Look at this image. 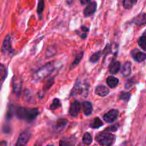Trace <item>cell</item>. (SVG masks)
Here are the masks:
<instances>
[{
	"label": "cell",
	"mask_w": 146,
	"mask_h": 146,
	"mask_svg": "<svg viewBox=\"0 0 146 146\" xmlns=\"http://www.w3.org/2000/svg\"><path fill=\"white\" fill-rule=\"evenodd\" d=\"M120 68H121V63L118 61L114 60V61H112V62L109 65L108 70L111 74H116L119 71Z\"/></svg>",
	"instance_id": "8fae6325"
},
{
	"label": "cell",
	"mask_w": 146,
	"mask_h": 146,
	"mask_svg": "<svg viewBox=\"0 0 146 146\" xmlns=\"http://www.w3.org/2000/svg\"><path fill=\"white\" fill-rule=\"evenodd\" d=\"M118 83H119L118 78L112 76H108L106 79V84L110 88H115V87H116L118 86Z\"/></svg>",
	"instance_id": "9a60e30c"
},
{
	"label": "cell",
	"mask_w": 146,
	"mask_h": 146,
	"mask_svg": "<svg viewBox=\"0 0 146 146\" xmlns=\"http://www.w3.org/2000/svg\"><path fill=\"white\" fill-rule=\"evenodd\" d=\"M97 9V4L96 1H91L88 4L87 7L84 9V14L86 17H88L96 12Z\"/></svg>",
	"instance_id": "52a82bcc"
},
{
	"label": "cell",
	"mask_w": 146,
	"mask_h": 146,
	"mask_svg": "<svg viewBox=\"0 0 146 146\" xmlns=\"http://www.w3.org/2000/svg\"><path fill=\"white\" fill-rule=\"evenodd\" d=\"M61 106V104L60 100L58 99V98H54V99L53 100V102L52 104H51V106H50V108H51V110H53V111H54V110H56L58 109V108H59Z\"/></svg>",
	"instance_id": "44dd1931"
},
{
	"label": "cell",
	"mask_w": 146,
	"mask_h": 146,
	"mask_svg": "<svg viewBox=\"0 0 146 146\" xmlns=\"http://www.w3.org/2000/svg\"><path fill=\"white\" fill-rule=\"evenodd\" d=\"M83 56H84V52H83V51H81V52L79 53V54H78V56L76 57V58L74 59V62H73V64H71V68H73L74 67H75L76 66L78 65V64L80 63V61H81V60L82 59Z\"/></svg>",
	"instance_id": "603a6c76"
},
{
	"label": "cell",
	"mask_w": 146,
	"mask_h": 146,
	"mask_svg": "<svg viewBox=\"0 0 146 146\" xmlns=\"http://www.w3.org/2000/svg\"><path fill=\"white\" fill-rule=\"evenodd\" d=\"M128 84H129V86H128V88H131V87H132V86H133V84H134V83L133 82V81H132V80L131 79V80H130V81H128V82H127L126 84H125V86H127V85H128Z\"/></svg>",
	"instance_id": "4dcf8cb0"
},
{
	"label": "cell",
	"mask_w": 146,
	"mask_h": 146,
	"mask_svg": "<svg viewBox=\"0 0 146 146\" xmlns=\"http://www.w3.org/2000/svg\"><path fill=\"white\" fill-rule=\"evenodd\" d=\"M53 84H54V78H51V79H49L47 81L46 84L45 86H44V91H47V90L53 85Z\"/></svg>",
	"instance_id": "4316f807"
},
{
	"label": "cell",
	"mask_w": 146,
	"mask_h": 146,
	"mask_svg": "<svg viewBox=\"0 0 146 146\" xmlns=\"http://www.w3.org/2000/svg\"><path fill=\"white\" fill-rule=\"evenodd\" d=\"M131 54H132L133 59L137 62H142V61H144L146 59V54L139 51L138 49H134L131 52Z\"/></svg>",
	"instance_id": "30bf717a"
},
{
	"label": "cell",
	"mask_w": 146,
	"mask_h": 146,
	"mask_svg": "<svg viewBox=\"0 0 146 146\" xmlns=\"http://www.w3.org/2000/svg\"><path fill=\"white\" fill-rule=\"evenodd\" d=\"M4 144H5V145H7V143H6V142H4V141H1V145H4Z\"/></svg>",
	"instance_id": "836d02e7"
},
{
	"label": "cell",
	"mask_w": 146,
	"mask_h": 146,
	"mask_svg": "<svg viewBox=\"0 0 146 146\" xmlns=\"http://www.w3.org/2000/svg\"><path fill=\"white\" fill-rule=\"evenodd\" d=\"M44 7H45V4H44V0H39L38 4V7H37V12L39 14V16L41 15L44 9Z\"/></svg>",
	"instance_id": "484cf974"
},
{
	"label": "cell",
	"mask_w": 146,
	"mask_h": 146,
	"mask_svg": "<svg viewBox=\"0 0 146 146\" xmlns=\"http://www.w3.org/2000/svg\"><path fill=\"white\" fill-rule=\"evenodd\" d=\"M131 96V94H130L129 92H125V91H123V92L121 93L120 94L119 98L121 100H123L124 101H127L128 102V101L130 100Z\"/></svg>",
	"instance_id": "cb8c5ba5"
},
{
	"label": "cell",
	"mask_w": 146,
	"mask_h": 146,
	"mask_svg": "<svg viewBox=\"0 0 146 146\" xmlns=\"http://www.w3.org/2000/svg\"><path fill=\"white\" fill-rule=\"evenodd\" d=\"M21 80L17 76H14L13 78V91L17 96H19L21 92Z\"/></svg>",
	"instance_id": "ba28073f"
},
{
	"label": "cell",
	"mask_w": 146,
	"mask_h": 146,
	"mask_svg": "<svg viewBox=\"0 0 146 146\" xmlns=\"http://www.w3.org/2000/svg\"><path fill=\"white\" fill-rule=\"evenodd\" d=\"M118 125H113L111 126L106 128L104 131H107V132H113V131H116L118 130Z\"/></svg>",
	"instance_id": "f1b7e54d"
},
{
	"label": "cell",
	"mask_w": 146,
	"mask_h": 146,
	"mask_svg": "<svg viewBox=\"0 0 146 146\" xmlns=\"http://www.w3.org/2000/svg\"><path fill=\"white\" fill-rule=\"evenodd\" d=\"M133 22L138 26L144 25L146 24V14H141L137 16L133 20Z\"/></svg>",
	"instance_id": "2e32d148"
},
{
	"label": "cell",
	"mask_w": 146,
	"mask_h": 146,
	"mask_svg": "<svg viewBox=\"0 0 146 146\" xmlns=\"http://www.w3.org/2000/svg\"><path fill=\"white\" fill-rule=\"evenodd\" d=\"M132 71V64L130 61H127L124 64L122 69V74L123 76H128Z\"/></svg>",
	"instance_id": "5bb4252c"
},
{
	"label": "cell",
	"mask_w": 146,
	"mask_h": 146,
	"mask_svg": "<svg viewBox=\"0 0 146 146\" xmlns=\"http://www.w3.org/2000/svg\"><path fill=\"white\" fill-rule=\"evenodd\" d=\"M67 124V121L65 119H60L56 123V130H62Z\"/></svg>",
	"instance_id": "d4e9b609"
},
{
	"label": "cell",
	"mask_w": 146,
	"mask_h": 146,
	"mask_svg": "<svg viewBox=\"0 0 146 146\" xmlns=\"http://www.w3.org/2000/svg\"><path fill=\"white\" fill-rule=\"evenodd\" d=\"M80 110H81V104L77 100H76L71 104L69 108V114L72 117H76L79 113Z\"/></svg>",
	"instance_id": "9c48e42d"
},
{
	"label": "cell",
	"mask_w": 146,
	"mask_h": 146,
	"mask_svg": "<svg viewBox=\"0 0 146 146\" xmlns=\"http://www.w3.org/2000/svg\"><path fill=\"white\" fill-rule=\"evenodd\" d=\"M30 138H31V133L29 131H24L23 133H21L20 134V135L19 136L18 140H17V142L16 143V145H24L28 143V141H29Z\"/></svg>",
	"instance_id": "5b68a950"
},
{
	"label": "cell",
	"mask_w": 146,
	"mask_h": 146,
	"mask_svg": "<svg viewBox=\"0 0 146 146\" xmlns=\"http://www.w3.org/2000/svg\"><path fill=\"white\" fill-rule=\"evenodd\" d=\"M11 51H12V48H11V38H10V36L8 35L4 38V41H3L1 52H2V54L6 55V54L11 53Z\"/></svg>",
	"instance_id": "8992f818"
},
{
	"label": "cell",
	"mask_w": 146,
	"mask_h": 146,
	"mask_svg": "<svg viewBox=\"0 0 146 146\" xmlns=\"http://www.w3.org/2000/svg\"><path fill=\"white\" fill-rule=\"evenodd\" d=\"M54 69V66L53 63H47L35 73L34 79L35 81H40V80L44 79V78H46L48 76H49L53 72Z\"/></svg>",
	"instance_id": "7a4b0ae2"
},
{
	"label": "cell",
	"mask_w": 146,
	"mask_h": 146,
	"mask_svg": "<svg viewBox=\"0 0 146 146\" xmlns=\"http://www.w3.org/2000/svg\"><path fill=\"white\" fill-rule=\"evenodd\" d=\"M137 1L138 0H123V7L126 9H130L135 5Z\"/></svg>",
	"instance_id": "e0dca14e"
},
{
	"label": "cell",
	"mask_w": 146,
	"mask_h": 146,
	"mask_svg": "<svg viewBox=\"0 0 146 146\" xmlns=\"http://www.w3.org/2000/svg\"><path fill=\"white\" fill-rule=\"evenodd\" d=\"M103 125H104V123H103L102 121H101L99 118L96 117V118H94L92 123L91 124V127L92 128H99L100 127L102 126Z\"/></svg>",
	"instance_id": "d6986e66"
},
{
	"label": "cell",
	"mask_w": 146,
	"mask_h": 146,
	"mask_svg": "<svg viewBox=\"0 0 146 146\" xmlns=\"http://www.w3.org/2000/svg\"><path fill=\"white\" fill-rule=\"evenodd\" d=\"M83 143L87 145H89L91 144V143H92V136H91L89 133H86L84 134V137H83Z\"/></svg>",
	"instance_id": "ffe728a7"
},
{
	"label": "cell",
	"mask_w": 146,
	"mask_h": 146,
	"mask_svg": "<svg viewBox=\"0 0 146 146\" xmlns=\"http://www.w3.org/2000/svg\"><path fill=\"white\" fill-rule=\"evenodd\" d=\"M82 109L85 115H90L93 113L92 104L89 101H84L82 104Z\"/></svg>",
	"instance_id": "7c38bea8"
},
{
	"label": "cell",
	"mask_w": 146,
	"mask_h": 146,
	"mask_svg": "<svg viewBox=\"0 0 146 146\" xmlns=\"http://www.w3.org/2000/svg\"><path fill=\"white\" fill-rule=\"evenodd\" d=\"M16 111V110H15ZM15 111H14V107H10V108L9 109L8 112L7 114V119H11L13 116V113H15Z\"/></svg>",
	"instance_id": "f546056e"
},
{
	"label": "cell",
	"mask_w": 146,
	"mask_h": 146,
	"mask_svg": "<svg viewBox=\"0 0 146 146\" xmlns=\"http://www.w3.org/2000/svg\"><path fill=\"white\" fill-rule=\"evenodd\" d=\"M118 115H119V112H118V110H110L108 113H106L104 115V120L106 123H113L114 121H116L117 118L118 117Z\"/></svg>",
	"instance_id": "277c9868"
},
{
	"label": "cell",
	"mask_w": 146,
	"mask_h": 146,
	"mask_svg": "<svg viewBox=\"0 0 146 146\" xmlns=\"http://www.w3.org/2000/svg\"><path fill=\"white\" fill-rule=\"evenodd\" d=\"M6 76H7V71H6L5 68H4V65L1 64V81H4L5 79Z\"/></svg>",
	"instance_id": "83f0119b"
},
{
	"label": "cell",
	"mask_w": 146,
	"mask_h": 146,
	"mask_svg": "<svg viewBox=\"0 0 146 146\" xmlns=\"http://www.w3.org/2000/svg\"><path fill=\"white\" fill-rule=\"evenodd\" d=\"M15 114L19 119L24 120L27 122L34 121L39 114L38 108H27L23 107H17L16 108Z\"/></svg>",
	"instance_id": "6da1fadb"
},
{
	"label": "cell",
	"mask_w": 146,
	"mask_h": 146,
	"mask_svg": "<svg viewBox=\"0 0 146 146\" xmlns=\"http://www.w3.org/2000/svg\"><path fill=\"white\" fill-rule=\"evenodd\" d=\"M138 45L143 50L146 51V33L139 38V39H138Z\"/></svg>",
	"instance_id": "ac0fdd59"
},
{
	"label": "cell",
	"mask_w": 146,
	"mask_h": 146,
	"mask_svg": "<svg viewBox=\"0 0 146 146\" xmlns=\"http://www.w3.org/2000/svg\"><path fill=\"white\" fill-rule=\"evenodd\" d=\"M115 139V135L107 131L100 133L96 136V141L101 145H111Z\"/></svg>",
	"instance_id": "3957f363"
},
{
	"label": "cell",
	"mask_w": 146,
	"mask_h": 146,
	"mask_svg": "<svg viewBox=\"0 0 146 146\" xmlns=\"http://www.w3.org/2000/svg\"><path fill=\"white\" fill-rule=\"evenodd\" d=\"M110 91L105 86H98L96 88V94L100 96H106L109 94Z\"/></svg>",
	"instance_id": "4fadbf2b"
},
{
	"label": "cell",
	"mask_w": 146,
	"mask_h": 146,
	"mask_svg": "<svg viewBox=\"0 0 146 146\" xmlns=\"http://www.w3.org/2000/svg\"><path fill=\"white\" fill-rule=\"evenodd\" d=\"M75 0H67V2H68V4H74Z\"/></svg>",
	"instance_id": "d6a6232c"
},
{
	"label": "cell",
	"mask_w": 146,
	"mask_h": 146,
	"mask_svg": "<svg viewBox=\"0 0 146 146\" xmlns=\"http://www.w3.org/2000/svg\"><path fill=\"white\" fill-rule=\"evenodd\" d=\"M91 0H81V4H83V5L88 4V3L91 2Z\"/></svg>",
	"instance_id": "1f68e13d"
},
{
	"label": "cell",
	"mask_w": 146,
	"mask_h": 146,
	"mask_svg": "<svg viewBox=\"0 0 146 146\" xmlns=\"http://www.w3.org/2000/svg\"><path fill=\"white\" fill-rule=\"evenodd\" d=\"M101 51H98V52H96L95 54H93V55L91 56L89 58L90 62L93 63V64H95V63H96L97 61L100 59V58H101Z\"/></svg>",
	"instance_id": "7402d4cb"
}]
</instances>
